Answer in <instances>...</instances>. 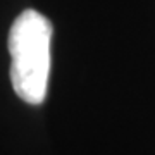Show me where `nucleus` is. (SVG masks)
<instances>
[{
  "instance_id": "f257e3e1",
  "label": "nucleus",
  "mask_w": 155,
  "mask_h": 155,
  "mask_svg": "<svg viewBox=\"0 0 155 155\" xmlns=\"http://www.w3.org/2000/svg\"><path fill=\"white\" fill-rule=\"evenodd\" d=\"M50 40L52 22L35 9L22 11L9 31L12 88L19 98L31 105H40L47 97Z\"/></svg>"
}]
</instances>
